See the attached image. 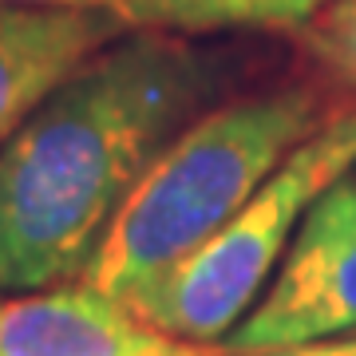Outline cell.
Here are the masks:
<instances>
[{"instance_id": "cell-1", "label": "cell", "mask_w": 356, "mask_h": 356, "mask_svg": "<svg viewBox=\"0 0 356 356\" xmlns=\"http://www.w3.org/2000/svg\"><path fill=\"white\" fill-rule=\"evenodd\" d=\"M214 88L186 36L127 32L0 147V289L83 277L115 214Z\"/></svg>"}, {"instance_id": "cell-2", "label": "cell", "mask_w": 356, "mask_h": 356, "mask_svg": "<svg viewBox=\"0 0 356 356\" xmlns=\"http://www.w3.org/2000/svg\"><path fill=\"white\" fill-rule=\"evenodd\" d=\"M321 123V95L301 83L191 119L115 214L83 281L131 305L202 250Z\"/></svg>"}, {"instance_id": "cell-3", "label": "cell", "mask_w": 356, "mask_h": 356, "mask_svg": "<svg viewBox=\"0 0 356 356\" xmlns=\"http://www.w3.org/2000/svg\"><path fill=\"white\" fill-rule=\"evenodd\" d=\"M356 166V111L325 119L261 191L182 266L131 301L147 325L198 344H222L261 301L309 206Z\"/></svg>"}, {"instance_id": "cell-4", "label": "cell", "mask_w": 356, "mask_h": 356, "mask_svg": "<svg viewBox=\"0 0 356 356\" xmlns=\"http://www.w3.org/2000/svg\"><path fill=\"white\" fill-rule=\"evenodd\" d=\"M348 332H356V175L309 206L269 289L226 344L234 356H257Z\"/></svg>"}, {"instance_id": "cell-5", "label": "cell", "mask_w": 356, "mask_h": 356, "mask_svg": "<svg viewBox=\"0 0 356 356\" xmlns=\"http://www.w3.org/2000/svg\"><path fill=\"white\" fill-rule=\"evenodd\" d=\"M0 356H234L135 317L123 301L79 285H51L0 305Z\"/></svg>"}, {"instance_id": "cell-6", "label": "cell", "mask_w": 356, "mask_h": 356, "mask_svg": "<svg viewBox=\"0 0 356 356\" xmlns=\"http://www.w3.org/2000/svg\"><path fill=\"white\" fill-rule=\"evenodd\" d=\"M123 28L115 8H0V147Z\"/></svg>"}, {"instance_id": "cell-7", "label": "cell", "mask_w": 356, "mask_h": 356, "mask_svg": "<svg viewBox=\"0 0 356 356\" xmlns=\"http://www.w3.org/2000/svg\"><path fill=\"white\" fill-rule=\"evenodd\" d=\"M344 0H119L115 13L139 32L214 36V32H269L301 28L317 13Z\"/></svg>"}, {"instance_id": "cell-8", "label": "cell", "mask_w": 356, "mask_h": 356, "mask_svg": "<svg viewBox=\"0 0 356 356\" xmlns=\"http://www.w3.org/2000/svg\"><path fill=\"white\" fill-rule=\"evenodd\" d=\"M293 36L321 72L356 88V0L317 13L301 28H293Z\"/></svg>"}, {"instance_id": "cell-9", "label": "cell", "mask_w": 356, "mask_h": 356, "mask_svg": "<svg viewBox=\"0 0 356 356\" xmlns=\"http://www.w3.org/2000/svg\"><path fill=\"white\" fill-rule=\"evenodd\" d=\"M257 356H356V337H329V341H309V344H289L273 353Z\"/></svg>"}, {"instance_id": "cell-10", "label": "cell", "mask_w": 356, "mask_h": 356, "mask_svg": "<svg viewBox=\"0 0 356 356\" xmlns=\"http://www.w3.org/2000/svg\"><path fill=\"white\" fill-rule=\"evenodd\" d=\"M119 0H0V8H115Z\"/></svg>"}]
</instances>
